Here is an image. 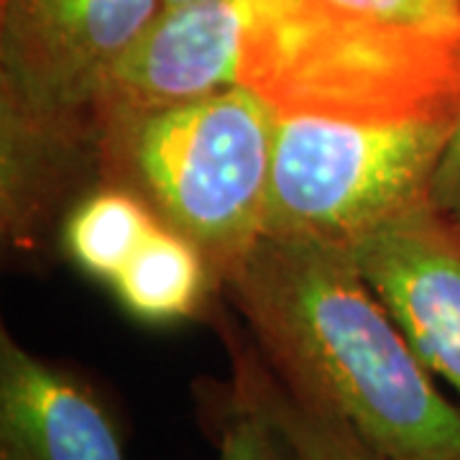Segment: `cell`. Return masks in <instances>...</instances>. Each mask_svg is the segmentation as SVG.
Returning a JSON list of instances; mask_svg holds the SVG:
<instances>
[{"label": "cell", "instance_id": "6da1fadb", "mask_svg": "<svg viewBox=\"0 0 460 460\" xmlns=\"http://www.w3.org/2000/svg\"><path fill=\"white\" fill-rule=\"evenodd\" d=\"M226 287L284 386L335 411L386 460H460V410L348 248L263 235Z\"/></svg>", "mask_w": 460, "mask_h": 460}, {"label": "cell", "instance_id": "7a4b0ae2", "mask_svg": "<svg viewBox=\"0 0 460 460\" xmlns=\"http://www.w3.org/2000/svg\"><path fill=\"white\" fill-rule=\"evenodd\" d=\"M241 84L279 115L460 118V0H246Z\"/></svg>", "mask_w": 460, "mask_h": 460}, {"label": "cell", "instance_id": "3957f363", "mask_svg": "<svg viewBox=\"0 0 460 460\" xmlns=\"http://www.w3.org/2000/svg\"><path fill=\"white\" fill-rule=\"evenodd\" d=\"M277 128L261 95L230 84L102 136L100 184L146 199L226 287L263 238Z\"/></svg>", "mask_w": 460, "mask_h": 460}, {"label": "cell", "instance_id": "277c9868", "mask_svg": "<svg viewBox=\"0 0 460 460\" xmlns=\"http://www.w3.org/2000/svg\"><path fill=\"white\" fill-rule=\"evenodd\" d=\"M456 123L279 115L263 235L350 248L425 205Z\"/></svg>", "mask_w": 460, "mask_h": 460}, {"label": "cell", "instance_id": "5b68a950", "mask_svg": "<svg viewBox=\"0 0 460 460\" xmlns=\"http://www.w3.org/2000/svg\"><path fill=\"white\" fill-rule=\"evenodd\" d=\"M162 0H0V131L95 138L93 105Z\"/></svg>", "mask_w": 460, "mask_h": 460}, {"label": "cell", "instance_id": "8992f818", "mask_svg": "<svg viewBox=\"0 0 460 460\" xmlns=\"http://www.w3.org/2000/svg\"><path fill=\"white\" fill-rule=\"evenodd\" d=\"M246 0L162 5L93 105L98 138L241 83Z\"/></svg>", "mask_w": 460, "mask_h": 460}, {"label": "cell", "instance_id": "52a82bcc", "mask_svg": "<svg viewBox=\"0 0 460 460\" xmlns=\"http://www.w3.org/2000/svg\"><path fill=\"white\" fill-rule=\"evenodd\" d=\"M414 353L460 394V226L432 199L348 248Z\"/></svg>", "mask_w": 460, "mask_h": 460}, {"label": "cell", "instance_id": "ba28073f", "mask_svg": "<svg viewBox=\"0 0 460 460\" xmlns=\"http://www.w3.org/2000/svg\"><path fill=\"white\" fill-rule=\"evenodd\" d=\"M0 460H126L95 386L0 332Z\"/></svg>", "mask_w": 460, "mask_h": 460}, {"label": "cell", "instance_id": "9c48e42d", "mask_svg": "<svg viewBox=\"0 0 460 460\" xmlns=\"http://www.w3.org/2000/svg\"><path fill=\"white\" fill-rule=\"evenodd\" d=\"M210 263L190 238L164 223L148 233L111 281L123 310L146 325H174L202 310L213 284Z\"/></svg>", "mask_w": 460, "mask_h": 460}, {"label": "cell", "instance_id": "30bf717a", "mask_svg": "<svg viewBox=\"0 0 460 460\" xmlns=\"http://www.w3.org/2000/svg\"><path fill=\"white\" fill-rule=\"evenodd\" d=\"M233 378L277 420L299 460H386L335 411L284 386L256 348H233Z\"/></svg>", "mask_w": 460, "mask_h": 460}, {"label": "cell", "instance_id": "8fae6325", "mask_svg": "<svg viewBox=\"0 0 460 460\" xmlns=\"http://www.w3.org/2000/svg\"><path fill=\"white\" fill-rule=\"evenodd\" d=\"M159 223L136 192L98 184L66 213L62 246L77 269L111 284Z\"/></svg>", "mask_w": 460, "mask_h": 460}, {"label": "cell", "instance_id": "7c38bea8", "mask_svg": "<svg viewBox=\"0 0 460 460\" xmlns=\"http://www.w3.org/2000/svg\"><path fill=\"white\" fill-rule=\"evenodd\" d=\"M217 392V460H299L277 420L235 378Z\"/></svg>", "mask_w": 460, "mask_h": 460}, {"label": "cell", "instance_id": "4fadbf2b", "mask_svg": "<svg viewBox=\"0 0 460 460\" xmlns=\"http://www.w3.org/2000/svg\"><path fill=\"white\" fill-rule=\"evenodd\" d=\"M429 199L440 213L460 226V118L435 169Z\"/></svg>", "mask_w": 460, "mask_h": 460}, {"label": "cell", "instance_id": "5bb4252c", "mask_svg": "<svg viewBox=\"0 0 460 460\" xmlns=\"http://www.w3.org/2000/svg\"><path fill=\"white\" fill-rule=\"evenodd\" d=\"M177 3H187V0H162V5H177Z\"/></svg>", "mask_w": 460, "mask_h": 460}]
</instances>
